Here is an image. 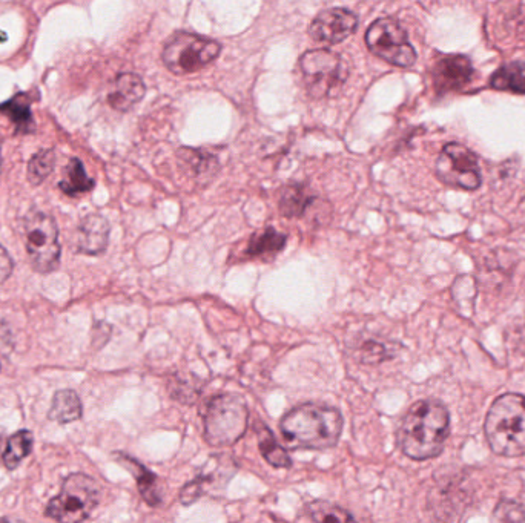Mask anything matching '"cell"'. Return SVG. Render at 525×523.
Segmentation results:
<instances>
[{
    "mask_svg": "<svg viewBox=\"0 0 525 523\" xmlns=\"http://www.w3.org/2000/svg\"><path fill=\"white\" fill-rule=\"evenodd\" d=\"M450 431V416L441 402L424 399L410 407L398 430V444L407 458L426 461L443 451Z\"/></svg>",
    "mask_w": 525,
    "mask_h": 523,
    "instance_id": "6da1fadb",
    "label": "cell"
},
{
    "mask_svg": "<svg viewBox=\"0 0 525 523\" xmlns=\"http://www.w3.org/2000/svg\"><path fill=\"white\" fill-rule=\"evenodd\" d=\"M344 419L340 410L329 405L301 404L281 419L280 430L291 448L327 450L335 447L343 433Z\"/></svg>",
    "mask_w": 525,
    "mask_h": 523,
    "instance_id": "7a4b0ae2",
    "label": "cell"
},
{
    "mask_svg": "<svg viewBox=\"0 0 525 523\" xmlns=\"http://www.w3.org/2000/svg\"><path fill=\"white\" fill-rule=\"evenodd\" d=\"M486 436L493 453L504 458L525 454V396L507 393L493 402L486 418Z\"/></svg>",
    "mask_w": 525,
    "mask_h": 523,
    "instance_id": "3957f363",
    "label": "cell"
},
{
    "mask_svg": "<svg viewBox=\"0 0 525 523\" xmlns=\"http://www.w3.org/2000/svg\"><path fill=\"white\" fill-rule=\"evenodd\" d=\"M248 404L235 393L214 396L203 413L205 439L212 447H231L248 430Z\"/></svg>",
    "mask_w": 525,
    "mask_h": 523,
    "instance_id": "277c9868",
    "label": "cell"
},
{
    "mask_svg": "<svg viewBox=\"0 0 525 523\" xmlns=\"http://www.w3.org/2000/svg\"><path fill=\"white\" fill-rule=\"evenodd\" d=\"M99 484L86 474H71L60 493L48 504L47 514L57 522H82L88 519L100 502Z\"/></svg>",
    "mask_w": 525,
    "mask_h": 523,
    "instance_id": "5b68a950",
    "label": "cell"
},
{
    "mask_svg": "<svg viewBox=\"0 0 525 523\" xmlns=\"http://www.w3.org/2000/svg\"><path fill=\"white\" fill-rule=\"evenodd\" d=\"M25 246L31 266L39 274H50L60 264L59 229L56 221L45 212L33 211L24 221Z\"/></svg>",
    "mask_w": 525,
    "mask_h": 523,
    "instance_id": "8992f818",
    "label": "cell"
},
{
    "mask_svg": "<svg viewBox=\"0 0 525 523\" xmlns=\"http://www.w3.org/2000/svg\"><path fill=\"white\" fill-rule=\"evenodd\" d=\"M220 51V43L215 40L197 34L179 33L166 43L162 59L171 73L186 76L214 62Z\"/></svg>",
    "mask_w": 525,
    "mask_h": 523,
    "instance_id": "52a82bcc",
    "label": "cell"
},
{
    "mask_svg": "<svg viewBox=\"0 0 525 523\" xmlns=\"http://www.w3.org/2000/svg\"><path fill=\"white\" fill-rule=\"evenodd\" d=\"M300 68L304 85L314 99L334 96L347 79L346 63L329 50L304 53L300 59Z\"/></svg>",
    "mask_w": 525,
    "mask_h": 523,
    "instance_id": "ba28073f",
    "label": "cell"
},
{
    "mask_svg": "<svg viewBox=\"0 0 525 523\" xmlns=\"http://www.w3.org/2000/svg\"><path fill=\"white\" fill-rule=\"evenodd\" d=\"M366 43L375 56L400 68L412 66L417 60V53L410 45L406 31L390 17H383L370 25Z\"/></svg>",
    "mask_w": 525,
    "mask_h": 523,
    "instance_id": "9c48e42d",
    "label": "cell"
},
{
    "mask_svg": "<svg viewBox=\"0 0 525 523\" xmlns=\"http://www.w3.org/2000/svg\"><path fill=\"white\" fill-rule=\"evenodd\" d=\"M436 175L452 188L475 191L481 186V171L476 155L466 146L449 143L436 160Z\"/></svg>",
    "mask_w": 525,
    "mask_h": 523,
    "instance_id": "30bf717a",
    "label": "cell"
},
{
    "mask_svg": "<svg viewBox=\"0 0 525 523\" xmlns=\"http://www.w3.org/2000/svg\"><path fill=\"white\" fill-rule=\"evenodd\" d=\"M235 471H237V465L231 458L225 454L214 456L209 459L202 473L183 487L180 502L183 505H191L197 502L203 494H209L217 488L225 487L231 481Z\"/></svg>",
    "mask_w": 525,
    "mask_h": 523,
    "instance_id": "8fae6325",
    "label": "cell"
},
{
    "mask_svg": "<svg viewBox=\"0 0 525 523\" xmlns=\"http://www.w3.org/2000/svg\"><path fill=\"white\" fill-rule=\"evenodd\" d=\"M358 19L344 8H332L315 17L309 28L312 39L327 45L343 42L357 30Z\"/></svg>",
    "mask_w": 525,
    "mask_h": 523,
    "instance_id": "7c38bea8",
    "label": "cell"
},
{
    "mask_svg": "<svg viewBox=\"0 0 525 523\" xmlns=\"http://www.w3.org/2000/svg\"><path fill=\"white\" fill-rule=\"evenodd\" d=\"M432 74L436 89L449 93L469 85L475 71L466 56H446L436 62Z\"/></svg>",
    "mask_w": 525,
    "mask_h": 523,
    "instance_id": "4fadbf2b",
    "label": "cell"
},
{
    "mask_svg": "<svg viewBox=\"0 0 525 523\" xmlns=\"http://www.w3.org/2000/svg\"><path fill=\"white\" fill-rule=\"evenodd\" d=\"M77 252L85 255H99L105 252L109 241V223L99 214L83 218L73 238Z\"/></svg>",
    "mask_w": 525,
    "mask_h": 523,
    "instance_id": "5bb4252c",
    "label": "cell"
},
{
    "mask_svg": "<svg viewBox=\"0 0 525 523\" xmlns=\"http://www.w3.org/2000/svg\"><path fill=\"white\" fill-rule=\"evenodd\" d=\"M145 93V83L137 74L123 73L109 91L108 103L116 111L126 112L134 108L145 97Z\"/></svg>",
    "mask_w": 525,
    "mask_h": 523,
    "instance_id": "9a60e30c",
    "label": "cell"
},
{
    "mask_svg": "<svg viewBox=\"0 0 525 523\" xmlns=\"http://www.w3.org/2000/svg\"><path fill=\"white\" fill-rule=\"evenodd\" d=\"M120 462L128 468L133 476L136 477L137 485H139L140 494L143 500L149 507H159L162 504V488L159 485V477L149 471L148 468L143 467L136 459L129 458L125 454H119Z\"/></svg>",
    "mask_w": 525,
    "mask_h": 523,
    "instance_id": "2e32d148",
    "label": "cell"
},
{
    "mask_svg": "<svg viewBox=\"0 0 525 523\" xmlns=\"http://www.w3.org/2000/svg\"><path fill=\"white\" fill-rule=\"evenodd\" d=\"M94 186H96V181L86 174L85 166L79 158H71L70 163L65 168L63 180L59 183L60 191L65 195H70V197H77V195L93 191Z\"/></svg>",
    "mask_w": 525,
    "mask_h": 523,
    "instance_id": "e0dca14e",
    "label": "cell"
},
{
    "mask_svg": "<svg viewBox=\"0 0 525 523\" xmlns=\"http://www.w3.org/2000/svg\"><path fill=\"white\" fill-rule=\"evenodd\" d=\"M51 421L70 424L82 418V402L73 390H60L54 395L50 413Z\"/></svg>",
    "mask_w": 525,
    "mask_h": 523,
    "instance_id": "ac0fdd59",
    "label": "cell"
},
{
    "mask_svg": "<svg viewBox=\"0 0 525 523\" xmlns=\"http://www.w3.org/2000/svg\"><path fill=\"white\" fill-rule=\"evenodd\" d=\"M286 235L275 231L274 227H268L266 231L254 235L249 241L248 249H246V257L249 258H268L275 257L278 252L286 246Z\"/></svg>",
    "mask_w": 525,
    "mask_h": 523,
    "instance_id": "d6986e66",
    "label": "cell"
},
{
    "mask_svg": "<svg viewBox=\"0 0 525 523\" xmlns=\"http://www.w3.org/2000/svg\"><path fill=\"white\" fill-rule=\"evenodd\" d=\"M490 85L498 91L525 94V63L512 62L501 66L490 79Z\"/></svg>",
    "mask_w": 525,
    "mask_h": 523,
    "instance_id": "ffe728a7",
    "label": "cell"
},
{
    "mask_svg": "<svg viewBox=\"0 0 525 523\" xmlns=\"http://www.w3.org/2000/svg\"><path fill=\"white\" fill-rule=\"evenodd\" d=\"M34 438L33 433L28 430L17 431L16 435L8 439L7 447L2 454V461L8 470H14L19 467L20 462L27 458L33 450Z\"/></svg>",
    "mask_w": 525,
    "mask_h": 523,
    "instance_id": "44dd1931",
    "label": "cell"
},
{
    "mask_svg": "<svg viewBox=\"0 0 525 523\" xmlns=\"http://www.w3.org/2000/svg\"><path fill=\"white\" fill-rule=\"evenodd\" d=\"M0 112L16 125L17 131L24 132V134L33 131L34 120L31 116L30 102L24 94H19L4 105H0Z\"/></svg>",
    "mask_w": 525,
    "mask_h": 523,
    "instance_id": "7402d4cb",
    "label": "cell"
},
{
    "mask_svg": "<svg viewBox=\"0 0 525 523\" xmlns=\"http://www.w3.org/2000/svg\"><path fill=\"white\" fill-rule=\"evenodd\" d=\"M312 195L303 186H289L281 195L280 212L283 217L297 218L308 211L311 206Z\"/></svg>",
    "mask_w": 525,
    "mask_h": 523,
    "instance_id": "603a6c76",
    "label": "cell"
},
{
    "mask_svg": "<svg viewBox=\"0 0 525 523\" xmlns=\"http://www.w3.org/2000/svg\"><path fill=\"white\" fill-rule=\"evenodd\" d=\"M258 444H260V451L263 454V458L266 459L268 464H271L275 468H289L292 465L291 456L288 451L284 450L277 439L272 435V431L269 428L263 427L258 433Z\"/></svg>",
    "mask_w": 525,
    "mask_h": 523,
    "instance_id": "cb8c5ba5",
    "label": "cell"
},
{
    "mask_svg": "<svg viewBox=\"0 0 525 523\" xmlns=\"http://www.w3.org/2000/svg\"><path fill=\"white\" fill-rule=\"evenodd\" d=\"M56 166V154L53 149H42L31 157L28 163V180L31 185H42L43 181L50 177Z\"/></svg>",
    "mask_w": 525,
    "mask_h": 523,
    "instance_id": "d4e9b609",
    "label": "cell"
},
{
    "mask_svg": "<svg viewBox=\"0 0 525 523\" xmlns=\"http://www.w3.org/2000/svg\"><path fill=\"white\" fill-rule=\"evenodd\" d=\"M304 511L308 514V519L314 520V522H347V520H354L352 514L347 513L343 508L327 504V502H314V504H309Z\"/></svg>",
    "mask_w": 525,
    "mask_h": 523,
    "instance_id": "484cf974",
    "label": "cell"
},
{
    "mask_svg": "<svg viewBox=\"0 0 525 523\" xmlns=\"http://www.w3.org/2000/svg\"><path fill=\"white\" fill-rule=\"evenodd\" d=\"M395 355L392 349L380 341H366L363 347H360V359L367 364H377V362L386 361Z\"/></svg>",
    "mask_w": 525,
    "mask_h": 523,
    "instance_id": "4316f807",
    "label": "cell"
},
{
    "mask_svg": "<svg viewBox=\"0 0 525 523\" xmlns=\"http://www.w3.org/2000/svg\"><path fill=\"white\" fill-rule=\"evenodd\" d=\"M495 519L502 522H518L525 519V508L516 502L502 500L501 504L496 507Z\"/></svg>",
    "mask_w": 525,
    "mask_h": 523,
    "instance_id": "83f0119b",
    "label": "cell"
},
{
    "mask_svg": "<svg viewBox=\"0 0 525 523\" xmlns=\"http://www.w3.org/2000/svg\"><path fill=\"white\" fill-rule=\"evenodd\" d=\"M13 269V260H11L7 250L0 246V284L5 283L10 278V275L13 274Z\"/></svg>",
    "mask_w": 525,
    "mask_h": 523,
    "instance_id": "f1b7e54d",
    "label": "cell"
},
{
    "mask_svg": "<svg viewBox=\"0 0 525 523\" xmlns=\"http://www.w3.org/2000/svg\"><path fill=\"white\" fill-rule=\"evenodd\" d=\"M4 438H5L4 430H2V428H0V453H2V450H5V448H4Z\"/></svg>",
    "mask_w": 525,
    "mask_h": 523,
    "instance_id": "f546056e",
    "label": "cell"
}]
</instances>
